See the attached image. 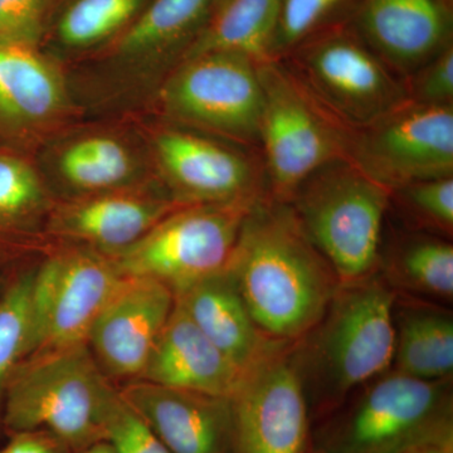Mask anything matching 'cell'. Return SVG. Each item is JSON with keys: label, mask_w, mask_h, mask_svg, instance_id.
Returning a JSON list of instances; mask_svg holds the SVG:
<instances>
[{"label": "cell", "mask_w": 453, "mask_h": 453, "mask_svg": "<svg viewBox=\"0 0 453 453\" xmlns=\"http://www.w3.org/2000/svg\"><path fill=\"white\" fill-rule=\"evenodd\" d=\"M56 175L77 196L138 187L142 162L127 142L111 133H89L59 146Z\"/></svg>", "instance_id": "603a6c76"}, {"label": "cell", "mask_w": 453, "mask_h": 453, "mask_svg": "<svg viewBox=\"0 0 453 453\" xmlns=\"http://www.w3.org/2000/svg\"><path fill=\"white\" fill-rule=\"evenodd\" d=\"M290 349L277 342L244 371L231 398L234 453L308 452V399Z\"/></svg>", "instance_id": "7c38bea8"}, {"label": "cell", "mask_w": 453, "mask_h": 453, "mask_svg": "<svg viewBox=\"0 0 453 453\" xmlns=\"http://www.w3.org/2000/svg\"><path fill=\"white\" fill-rule=\"evenodd\" d=\"M226 271L258 329L291 344L320 320L342 283L290 204L266 198L247 214Z\"/></svg>", "instance_id": "6da1fadb"}, {"label": "cell", "mask_w": 453, "mask_h": 453, "mask_svg": "<svg viewBox=\"0 0 453 453\" xmlns=\"http://www.w3.org/2000/svg\"><path fill=\"white\" fill-rule=\"evenodd\" d=\"M32 280L33 276L20 280L0 301V389L13 372L18 359L29 353Z\"/></svg>", "instance_id": "4316f807"}, {"label": "cell", "mask_w": 453, "mask_h": 453, "mask_svg": "<svg viewBox=\"0 0 453 453\" xmlns=\"http://www.w3.org/2000/svg\"><path fill=\"white\" fill-rule=\"evenodd\" d=\"M426 447H427V446L419 447V449H411V451H407V452H404V453H425Z\"/></svg>", "instance_id": "8d00e7d4"}, {"label": "cell", "mask_w": 453, "mask_h": 453, "mask_svg": "<svg viewBox=\"0 0 453 453\" xmlns=\"http://www.w3.org/2000/svg\"><path fill=\"white\" fill-rule=\"evenodd\" d=\"M174 303L165 283L125 276L88 334L89 350L103 372L138 380Z\"/></svg>", "instance_id": "5bb4252c"}, {"label": "cell", "mask_w": 453, "mask_h": 453, "mask_svg": "<svg viewBox=\"0 0 453 453\" xmlns=\"http://www.w3.org/2000/svg\"><path fill=\"white\" fill-rule=\"evenodd\" d=\"M105 441L116 453H172L120 392L107 410Z\"/></svg>", "instance_id": "f546056e"}, {"label": "cell", "mask_w": 453, "mask_h": 453, "mask_svg": "<svg viewBox=\"0 0 453 453\" xmlns=\"http://www.w3.org/2000/svg\"><path fill=\"white\" fill-rule=\"evenodd\" d=\"M44 201L46 190L37 170L22 157L0 154V220L31 216Z\"/></svg>", "instance_id": "83f0119b"}, {"label": "cell", "mask_w": 453, "mask_h": 453, "mask_svg": "<svg viewBox=\"0 0 453 453\" xmlns=\"http://www.w3.org/2000/svg\"><path fill=\"white\" fill-rule=\"evenodd\" d=\"M344 0H282L273 43V59L294 49L315 31Z\"/></svg>", "instance_id": "4dcf8cb0"}, {"label": "cell", "mask_w": 453, "mask_h": 453, "mask_svg": "<svg viewBox=\"0 0 453 453\" xmlns=\"http://www.w3.org/2000/svg\"><path fill=\"white\" fill-rule=\"evenodd\" d=\"M70 96L61 73L25 44H0V122L27 136H43L64 120Z\"/></svg>", "instance_id": "d6986e66"}, {"label": "cell", "mask_w": 453, "mask_h": 453, "mask_svg": "<svg viewBox=\"0 0 453 453\" xmlns=\"http://www.w3.org/2000/svg\"><path fill=\"white\" fill-rule=\"evenodd\" d=\"M395 371L422 380H451L453 319L449 311L428 301L396 294Z\"/></svg>", "instance_id": "7402d4cb"}, {"label": "cell", "mask_w": 453, "mask_h": 453, "mask_svg": "<svg viewBox=\"0 0 453 453\" xmlns=\"http://www.w3.org/2000/svg\"><path fill=\"white\" fill-rule=\"evenodd\" d=\"M257 202L179 207L138 242L107 256L122 276L148 277L173 292L181 290L226 270L244 219Z\"/></svg>", "instance_id": "8992f818"}, {"label": "cell", "mask_w": 453, "mask_h": 453, "mask_svg": "<svg viewBox=\"0 0 453 453\" xmlns=\"http://www.w3.org/2000/svg\"><path fill=\"white\" fill-rule=\"evenodd\" d=\"M357 130L348 142L347 157L390 192L453 174L452 105L410 100Z\"/></svg>", "instance_id": "30bf717a"}, {"label": "cell", "mask_w": 453, "mask_h": 453, "mask_svg": "<svg viewBox=\"0 0 453 453\" xmlns=\"http://www.w3.org/2000/svg\"><path fill=\"white\" fill-rule=\"evenodd\" d=\"M320 453H324V452H320Z\"/></svg>", "instance_id": "74e56055"}, {"label": "cell", "mask_w": 453, "mask_h": 453, "mask_svg": "<svg viewBox=\"0 0 453 453\" xmlns=\"http://www.w3.org/2000/svg\"><path fill=\"white\" fill-rule=\"evenodd\" d=\"M118 393L88 342L40 351L12 374L3 426L11 434L47 432L80 453L105 441L107 410Z\"/></svg>", "instance_id": "3957f363"}, {"label": "cell", "mask_w": 453, "mask_h": 453, "mask_svg": "<svg viewBox=\"0 0 453 453\" xmlns=\"http://www.w3.org/2000/svg\"><path fill=\"white\" fill-rule=\"evenodd\" d=\"M380 266L377 273L398 294L452 301L453 246L442 235L411 238Z\"/></svg>", "instance_id": "d4e9b609"}, {"label": "cell", "mask_w": 453, "mask_h": 453, "mask_svg": "<svg viewBox=\"0 0 453 453\" xmlns=\"http://www.w3.org/2000/svg\"><path fill=\"white\" fill-rule=\"evenodd\" d=\"M80 453H116L112 446L107 441H101V442L95 443L89 446L88 449H83Z\"/></svg>", "instance_id": "d590c367"}, {"label": "cell", "mask_w": 453, "mask_h": 453, "mask_svg": "<svg viewBox=\"0 0 453 453\" xmlns=\"http://www.w3.org/2000/svg\"><path fill=\"white\" fill-rule=\"evenodd\" d=\"M120 395L172 453H234L231 398L135 380Z\"/></svg>", "instance_id": "9a60e30c"}, {"label": "cell", "mask_w": 453, "mask_h": 453, "mask_svg": "<svg viewBox=\"0 0 453 453\" xmlns=\"http://www.w3.org/2000/svg\"><path fill=\"white\" fill-rule=\"evenodd\" d=\"M325 432L324 453H404L453 437L452 378L387 371L353 393Z\"/></svg>", "instance_id": "5b68a950"}, {"label": "cell", "mask_w": 453, "mask_h": 453, "mask_svg": "<svg viewBox=\"0 0 453 453\" xmlns=\"http://www.w3.org/2000/svg\"><path fill=\"white\" fill-rule=\"evenodd\" d=\"M425 453H453V437L428 445L425 449Z\"/></svg>", "instance_id": "e575fe53"}, {"label": "cell", "mask_w": 453, "mask_h": 453, "mask_svg": "<svg viewBox=\"0 0 453 453\" xmlns=\"http://www.w3.org/2000/svg\"><path fill=\"white\" fill-rule=\"evenodd\" d=\"M213 0H149L113 42L109 64L122 74L154 73L180 55L181 61L211 16Z\"/></svg>", "instance_id": "ffe728a7"}, {"label": "cell", "mask_w": 453, "mask_h": 453, "mask_svg": "<svg viewBox=\"0 0 453 453\" xmlns=\"http://www.w3.org/2000/svg\"><path fill=\"white\" fill-rule=\"evenodd\" d=\"M264 89L259 142L264 144L271 198L288 203L297 188L329 163L347 159L338 122L273 59L258 64Z\"/></svg>", "instance_id": "ba28073f"}, {"label": "cell", "mask_w": 453, "mask_h": 453, "mask_svg": "<svg viewBox=\"0 0 453 453\" xmlns=\"http://www.w3.org/2000/svg\"><path fill=\"white\" fill-rule=\"evenodd\" d=\"M53 0H0V44L37 47Z\"/></svg>", "instance_id": "1f68e13d"}, {"label": "cell", "mask_w": 453, "mask_h": 453, "mask_svg": "<svg viewBox=\"0 0 453 453\" xmlns=\"http://www.w3.org/2000/svg\"><path fill=\"white\" fill-rule=\"evenodd\" d=\"M0 453H74L61 440L43 431L11 434Z\"/></svg>", "instance_id": "836d02e7"}, {"label": "cell", "mask_w": 453, "mask_h": 453, "mask_svg": "<svg viewBox=\"0 0 453 453\" xmlns=\"http://www.w3.org/2000/svg\"><path fill=\"white\" fill-rule=\"evenodd\" d=\"M151 151L169 196L179 205L253 203L257 172L246 155L183 127H163Z\"/></svg>", "instance_id": "4fadbf2b"}, {"label": "cell", "mask_w": 453, "mask_h": 453, "mask_svg": "<svg viewBox=\"0 0 453 453\" xmlns=\"http://www.w3.org/2000/svg\"><path fill=\"white\" fill-rule=\"evenodd\" d=\"M124 277L110 256L95 250H73L47 261L32 280L29 353L88 342Z\"/></svg>", "instance_id": "8fae6325"}, {"label": "cell", "mask_w": 453, "mask_h": 453, "mask_svg": "<svg viewBox=\"0 0 453 453\" xmlns=\"http://www.w3.org/2000/svg\"><path fill=\"white\" fill-rule=\"evenodd\" d=\"M390 196L350 160L339 159L306 179L288 204L310 242L347 283L378 271Z\"/></svg>", "instance_id": "277c9868"}, {"label": "cell", "mask_w": 453, "mask_h": 453, "mask_svg": "<svg viewBox=\"0 0 453 453\" xmlns=\"http://www.w3.org/2000/svg\"><path fill=\"white\" fill-rule=\"evenodd\" d=\"M281 4L282 0H214L210 20L183 59L226 50L251 57L257 64L270 61Z\"/></svg>", "instance_id": "cb8c5ba5"}, {"label": "cell", "mask_w": 453, "mask_h": 453, "mask_svg": "<svg viewBox=\"0 0 453 453\" xmlns=\"http://www.w3.org/2000/svg\"><path fill=\"white\" fill-rule=\"evenodd\" d=\"M399 199L407 213L422 226L438 234L451 235L453 231V178H432L398 188Z\"/></svg>", "instance_id": "f1b7e54d"}, {"label": "cell", "mask_w": 453, "mask_h": 453, "mask_svg": "<svg viewBox=\"0 0 453 453\" xmlns=\"http://www.w3.org/2000/svg\"><path fill=\"white\" fill-rule=\"evenodd\" d=\"M166 116L238 142L258 140L264 89L251 57L213 50L188 57L159 88Z\"/></svg>", "instance_id": "9c48e42d"}, {"label": "cell", "mask_w": 453, "mask_h": 453, "mask_svg": "<svg viewBox=\"0 0 453 453\" xmlns=\"http://www.w3.org/2000/svg\"><path fill=\"white\" fill-rule=\"evenodd\" d=\"M243 372L175 303L138 380L232 398Z\"/></svg>", "instance_id": "ac0fdd59"}, {"label": "cell", "mask_w": 453, "mask_h": 453, "mask_svg": "<svg viewBox=\"0 0 453 453\" xmlns=\"http://www.w3.org/2000/svg\"><path fill=\"white\" fill-rule=\"evenodd\" d=\"M366 44L395 73H417L449 47L451 19L443 0H365Z\"/></svg>", "instance_id": "e0dca14e"}, {"label": "cell", "mask_w": 453, "mask_h": 453, "mask_svg": "<svg viewBox=\"0 0 453 453\" xmlns=\"http://www.w3.org/2000/svg\"><path fill=\"white\" fill-rule=\"evenodd\" d=\"M177 203L140 187L77 196L62 205L52 219L55 234L81 241L91 250L113 255L138 242Z\"/></svg>", "instance_id": "2e32d148"}, {"label": "cell", "mask_w": 453, "mask_h": 453, "mask_svg": "<svg viewBox=\"0 0 453 453\" xmlns=\"http://www.w3.org/2000/svg\"><path fill=\"white\" fill-rule=\"evenodd\" d=\"M174 299L201 332L242 371L281 342L268 339L258 329L226 271L175 291Z\"/></svg>", "instance_id": "44dd1931"}, {"label": "cell", "mask_w": 453, "mask_h": 453, "mask_svg": "<svg viewBox=\"0 0 453 453\" xmlns=\"http://www.w3.org/2000/svg\"><path fill=\"white\" fill-rule=\"evenodd\" d=\"M414 103L452 105L453 49L451 44L417 71L412 85Z\"/></svg>", "instance_id": "d6a6232c"}, {"label": "cell", "mask_w": 453, "mask_h": 453, "mask_svg": "<svg viewBox=\"0 0 453 453\" xmlns=\"http://www.w3.org/2000/svg\"><path fill=\"white\" fill-rule=\"evenodd\" d=\"M149 0H74L57 26L65 47L88 49L122 31L148 4Z\"/></svg>", "instance_id": "484cf974"}, {"label": "cell", "mask_w": 453, "mask_h": 453, "mask_svg": "<svg viewBox=\"0 0 453 453\" xmlns=\"http://www.w3.org/2000/svg\"><path fill=\"white\" fill-rule=\"evenodd\" d=\"M297 46L288 73L339 124L362 129L410 101L395 71L351 33L327 32Z\"/></svg>", "instance_id": "52a82bcc"}, {"label": "cell", "mask_w": 453, "mask_h": 453, "mask_svg": "<svg viewBox=\"0 0 453 453\" xmlns=\"http://www.w3.org/2000/svg\"><path fill=\"white\" fill-rule=\"evenodd\" d=\"M396 292L380 273L340 283L320 320L292 342L291 360L306 399L329 410L378 375L395 359Z\"/></svg>", "instance_id": "7a4b0ae2"}]
</instances>
